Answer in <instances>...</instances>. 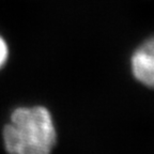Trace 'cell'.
Returning a JSON list of instances; mask_svg holds the SVG:
<instances>
[{"label": "cell", "mask_w": 154, "mask_h": 154, "mask_svg": "<svg viewBox=\"0 0 154 154\" xmlns=\"http://www.w3.org/2000/svg\"><path fill=\"white\" fill-rule=\"evenodd\" d=\"M9 154H51L57 141L51 112L43 106L19 107L3 128Z\"/></svg>", "instance_id": "obj_1"}, {"label": "cell", "mask_w": 154, "mask_h": 154, "mask_svg": "<svg viewBox=\"0 0 154 154\" xmlns=\"http://www.w3.org/2000/svg\"><path fill=\"white\" fill-rule=\"evenodd\" d=\"M132 72L138 82L152 88L154 84V44L150 38L144 42L132 57Z\"/></svg>", "instance_id": "obj_2"}, {"label": "cell", "mask_w": 154, "mask_h": 154, "mask_svg": "<svg viewBox=\"0 0 154 154\" xmlns=\"http://www.w3.org/2000/svg\"><path fill=\"white\" fill-rule=\"evenodd\" d=\"M9 56V49H8V45L5 41L0 36V69L2 67V65L5 63Z\"/></svg>", "instance_id": "obj_3"}]
</instances>
